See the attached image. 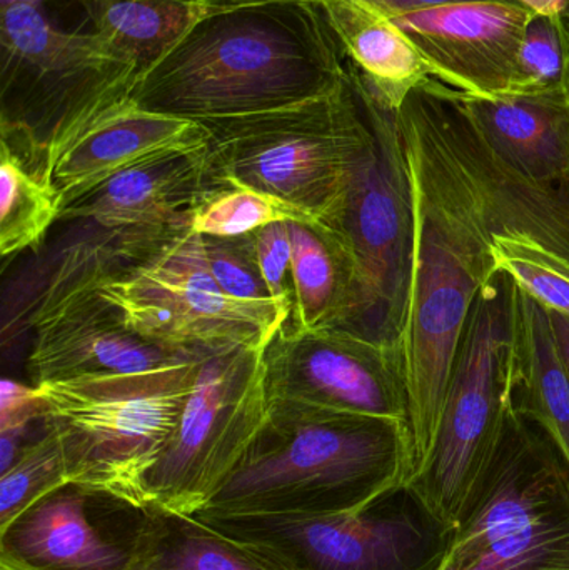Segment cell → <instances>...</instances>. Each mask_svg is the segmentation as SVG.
I'll return each instance as SVG.
<instances>
[{
	"label": "cell",
	"mask_w": 569,
	"mask_h": 570,
	"mask_svg": "<svg viewBox=\"0 0 569 570\" xmlns=\"http://www.w3.org/2000/svg\"><path fill=\"white\" fill-rule=\"evenodd\" d=\"M46 402L36 385L2 379L0 384V432L26 431L43 422Z\"/></svg>",
	"instance_id": "cell-33"
},
{
	"label": "cell",
	"mask_w": 569,
	"mask_h": 570,
	"mask_svg": "<svg viewBox=\"0 0 569 570\" xmlns=\"http://www.w3.org/2000/svg\"><path fill=\"white\" fill-rule=\"evenodd\" d=\"M387 19L408 16V13L423 12L436 7L451 6V3L470 2V0H363Z\"/></svg>",
	"instance_id": "cell-34"
},
{
	"label": "cell",
	"mask_w": 569,
	"mask_h": 570,
	"mask_svg": "<svg viewBox=\"0 0 569 570\" xmlns=\"http://www.w3.org/2000/svg\"><path fill=\"white\" fill-rule=\"evenodd\" d=\"M194 518L266 570H441L453 538L408 488L361 514Z\"/></svg>",
	"instance_id": "cell-10"
},
{
	"label": "cell",
	"mask_w": 569,
	"mask_h": 570,
	"mask_svg": "<svg viewBox=\"0 0 569 570\" xmlns=\"http://www.w3.org/2000/svg\"><path fill=\"white\" fill-rule=\"evenodd\" d=\"M79 224L67 237L30 315L49 311L69 295L122 279L163 253L190 226L102 227ZM29 315V317H30Z\"/></svg>",
	"instance_id": "cell-21"
},
{
	"label": "cell",
	"mask_w": 569,
	"mask_h": 570,
	"mask_svg": "<svg viewBox=\"0 0 569 570\" xmlns=\"http://www.w3.org/2000/svg\"><path fill=\"white\" fill-rule=\"evenodd\" d=\"M350 72L373 127L374 146L327 224L356 264V305L344 331L403 351L416 247L413 183L396 104L354 63Z\"/></svg>",
	"instance_id": "cell-7"
},
{
	"label": "cell",
	"mask_w": 569,
	"mask_h": 570,
	"mask_svg": "<svg viewBox=\"0 0 569 570\" xmlns=\"http://www.w3.org/2000/svg\"><path fill=\"white\" fill-rule=\"evenodd\" d=\"M350 76L317 0H243L197 23L139 73L129 99L193 122L327 96Z\"/></svg>",
	"instance_id": "cell-2"
},
{
	"label": "cell",
	"mask_w": 569,
	"mask_h": 570,
	"mask_svg": "<svg viewBox=\"0 0 569 570\" xmlns=\"http://www.w3.org/2000/svg\"><path fill=\"white\" fill-rule=\"evenodd\" d=\"M40 2L42 0H2V7L10 6V3H36V6H39Z\"/></svg>",
	"instance_id": "cell-37"
},
{
	"label": "cell",
	"mask_w": 569,
	"mask_h": 570,
	"mask_svg": "<svg viewBox=\"0 0 569 570\" xmlns=\"http://www.w3.org/2000/svg\"><path fill=\"white\" fill-rule=\"evenodd\" d=\"M351 63L393 104L430 79L431 70L403 30L363 0H317Z\"/></svg>",
	"instance_id": "cell-23"
},
{
	"label": "cell",
	"mask_w": 569,
	"mask_h": 570,
	"mask_svg": "<svg viewBox=\"0 0 569 570\" xmlns=\"http://www.w3.org/2000/svg\"><path fill=\"white\" fill-rule=\"evenodd\" d=\"M441 570H569V468L508 405L493 461Z\"/></svg>",
	"instance_id": "cell-9"
},
{
	"label": "cell",
	"mask_w": 569,
	"mask_h": 570,
	"mask_svg": "<svg viewBox=\"0 0 569 570\" xmlns=\"http://www.w3.org/2000/svg\"><path fill=\"white\" fill-rule=\"evenodd\" d=\"M200 357L134 374L36 385L69 485L144 511L147 474L179 424Z\"/></svg>",
	"instance_id": "cell-6"
},
{
	"label": "cell",
	"mask_w": 569,
	"mask_h": 570,
	"mask_svg": "<svg viewBox=\"0 0 569 570\" xmlns=\"http://www.w3.org/2000/svg\"><path fill=\"white\" fill-rule=\"evenodd\" d=\"M143 512L120 570H266L194 515Z\"/></svg>",
	"instance_id": "cell-25"
},
{
	"label": "cell",
	"mask_w": 569,
	"mask_h": 570,
	"mask_svg": "<svg viewBox=\"0 0 569 570\" xmlns=\"http://www.w3.org/2000/svg\"><path fill=\"white\" fill-rule=\"evenodd\" d=\"M69 485L59 439L49 429L0 474V529L40 499Z\"/></svg>",
	"instance_id": "cell-28"
},
{
	"label": "cell",
	"mask_w": 569,
	"mask_h": 570,
	"mask_svg": "<svg viewBox=\"0 0 569 570\" xmlns=\"http://www.w3.org/2000/svg\"><path fill=\"white\" fill-rule=\"evenodd\" d=\"M203 237L210 273L227 295L241 301H274L261 273L254 233L236 237Z\"/></svg>",
	"instance_id": "cell-31"
},
{
	"label": "cell",
	"mask_w": 569,
	"mask_h": 570,
	"mask_svg": "<svg viewBox=\"0 0 569 570\" xmlns=\"http://www.w3.org/2000/svg\"><path fill=\"white\" fill-rule=\"evenodd\" d=\"M264 351L229 347L200 357L179 424L147 474L144 511L193 518L236 471L269 412Z\"/></svg>",
	"instance_id": "cell-11"
},
{
	"label": "cell",
	"mask_w": 569,
	"mask_h": 570,
	"mask_svg": "<svg viewBox=\"0 0 569 570\" xmlns=\"http://www.w3.org/2000/svg\"><path fill=\"white\" fill-rule=\"evenodd\" d=\"M514 279L498 271L474 298L454 355L433 448L411 494L450 529L463 518L500 444L508 411Z\"/></svg>",
	"instance_id": "cell-8"
},
{
	"label": "cell",
	"mask_w": 569,
	"mask_h": 570,
	"mask_svg": "<svg viewBox=\"0 0 569 570\" xmlns=\"http://www.w3.org/2000/svg\"><path fill=\"white\" fill-rule=\"evenodd\" d=\"M413 474L404 422L291 401H269L249 451L204 514H361L408 488Z\"/></svg>",
	"instance_id": "cell-3"
},
{
	"label": "cell",
	"mask_w": 569,
	"mask_h": 570,
	"mask_svg": "<svg viewBox=\"0 0 569 570\" xmlns=\"http://www.w3.org/2000/svg\"><path fill=\"white\" fill-rule=\"evenodd\" d=\"M533 12L517 0H470L396 17L431 76L477 97L517 94L521 43Z\"/></svg>",
	"instance_id": "cell-14"
},
{
	"label": "cell",
	"mask_w": 569,
	"mask_h": 570,
	"mask_svg": "<svg viewBox=\"0 0 569 570\" xmlns=\"http://www.w3.org/2000/svg\"><path fill=\"white\" fill-rule=\"evenodd\" d=\"M264 385L269 401L410 419L403 351L344 328L284 324L264 351Z\"/></svg>",
	"instance_id": "cell-13"
},
{
	"label": "cell",
	"mask_w": 569,
	"mask_h": 570,
	"mask_svg": "<svg viewBox=\"0 0 569 570\" xmlns=\"http://www.w3.org/2000/svg\"><path fill=\"white\" fill-rule=\"evenodd\" d=\"M293 308L297 328H344L356 305V264L343 237L321 223L290 220Z\"/></svg>",
	"instance_id": "cell-22"
},
{
	"label": "cell",
	"mask_w": 569,
	"mask_h": 570,
	"mask_svg": "<svg viewBox=\"0 0 569 570\" xmlns=\"http://www.w3.org/2000/svg\"><path fill=\"white\" fill-rule=\"evenodd\" d=\"M533 13L540 16H561L569 13V0H517Z\"/></svg>",
	"instance_id": "cell-35"
},
{
	"label": "cell",
	"mask_w": 569,
	"mask_h": 570,
	"mask_svg": "<svg viewBox=\"0 0 569 570\" xmlns=\"http://www.w3.org/2000/svg\"><path fill=\"white\" fill-rule=\"evenodd\" d=\"M0 43V142L49 180L57 157L129 99L139 67L97 32L53 26L36 3L2 7Z\"/></svg>",
	"instance_id": "cell-4"
},
{
	"label": "cell",
	"mask_w": 569,
	"mask_h": 570,
	"mask_svg": "<svg viewBox=\"0 0 569 570\" xmlns=\"http://www.w3.org/2000/svg\"><path fill=\"white\" fill-rule=\"evenodd\" d=\"M283 220L317 223L296 207L267 194L233 184H204L203 194L193 210L190 229L203 236L236 237Z\"/></svg>",
	"instance_id": "cell-27"
},
{
	"label": "cell",
	"mask_w": 569,
	"mask_h": 570,
	"mask_svg": "<svg viewBox=\"0 0 569 570\" xmlns=\"http://www.w3.org/2000/svg\"><path fill=\"white\" fill-rule=\"evenodd\" d=\"M551 312V311H550ZM553 314L555 328H557L558 341H560L561 348H563L565 358L569 367V318L565 315Z\"/></svg>",
	"instance_id": "cell-36"
},
{
	"label": "cell",
	"mask_w": 569,
	"mask_h": 570,
	"mask_svg": "<svg viewBox=\"0 0 569 570\" xmlns=\"http://www.w3.org/2000/svg\"><path fill=\"white\" fill-rule=\"evenodd\" d=\"M569 92L565 17L533 13L521 43L517 94Z\"/></svg>",
	"instance_id": "cell-30"
},
{
	"label": "cell",
	"mask_w": 569,
	"mask_h": 570,
	"mask_svg": "<svg viewBox=\"0 0 569 570\" xmlns=\"http://www.w3.org/2000/svg\"><path fill=\"white\" fill-rule=\"evenodd\" d=\"M199 124L209 132L204 184L267 194L324 226L340 213L374 146L373 127L351 72L327 96Z\"/></svg>",
	"instance_id": "cell-5"
},
{
	"label": "cell",
	"mask_w": 569,
	"mask_h": 570,
	"mask_svg": "<svg viewBox=\"0 0 569 570\" xmlns=\"http://www.w3.org/2000/svg\"><path fill=\"white\" fill-rule=\"evenodd\" d=\"M207 140L203 124L149 112L127 99L57 157L49 180L62 209L122 170L170 150L206 146Z\"/></svg>",
	"instance_id": "cell-16"
},
{
	"label": "cell",
	"mask_w": 569,
	"mask_h": 570,
	"mask_svg": "<svg viewBox=\"0 0 569 570\" xmlns=\"http://www.w3.org/2000/svg\"><path fill=\"white\" fill-rule=\"evenodd\" d=\"M261 273L274 301L293 308V239L290 220L254 230Z\"/></svg>",
	"instance_id": "cell-32"
},
{
	"label": "cell",
	"mask_w": 569,
	"mask_h": 570,
	"mask_svg": "<svg viewBox=\"0 0 569 570\" xmlns=\"http://www.w3.org/2000/svg\"><path fill=\"white\" fill-rule=\"evenodd\" d=\"M565 27H567L568 40H569V13L565 17Z\"/></svg>",
	"instance_id": "cell-38"
},
{
	"label": "cell",
	"mask_w": 569,
	"mask_h": 570,
	"mask_svg": "<svg viewBox=\"0 0 569 570\" xmlns=\"http://www.w3.org/2000/svg\"><path fill=\"white\" fill-rule=\"evenodd\" d=\"M87 495L66 485L0 529V570L122 569L129 554L92 528Z\"/></svg>",
	"instance_id": "cell-18"
},
{
	"label": "cell",
	"mask_w": 569,
	"mask_h": 570,
	"mask_svg": "<svg viewBox=\"0 0 569 570\" xmlns=\"http://www.w3.org/2000/svg\"><path fill=\"white\" fill-rule=\"evenodd\" d=\"M398 120L416 216L403 341L414 475L433 448L471 305L500 271L497 237H527L569 267V179L538 184L514 170L491 149L460 92L433 77L404 94Z\"/></svg>",
	"instance_id": "cell-1"
},
{
	"label": "cell",
	"mask_w": 569,
	"mask_h": 570,
	"mask_svg": "<svg viewBox=\"0 0 569 570\" xmlns=\"http://www.w3.org/2000/svg\"><path fill=\"white\" fill-rule=\"evenodd\" d=\"M59 196L52 184L30 169L19 154L0 142V253L32 249L59 219Z\"/></svg>",
	"instance_id": "cell-26"
},
{
	"label": "cell",
	"mask_w": 569,
	"mask_h": 570,
	"mask_svg": "<svg viewBox=\"0 0 569 570\" xmlns=\"http://www.w3.org/2000/svg\"><path fill=\"white\" fill-rule=\"evenodd\" d=\"M206 146L170 150L122 170L62 207L59 219L102 227L190 226L204 189Z\"/></svg>",
	"instance_id": "cell-17"
},
{
	"label": "cell",
	"mask_w": 569,
	"mask_h": 570,
	"mask_svg": "<svg viewBox=\"0 0 569 570\" xmlns=\"http://www.w3.org/2000/svg\"><path fill=\"white\" fill-rule=\"evenodd\" d=\"M493 253L498 269L507 271L548 311L569 318V267L563 261L518 236H498Z\"/></svg>",
	"instance_id": "cell-29"
},
{
	"label": "cell",
	"mask_w": 569,
	"mask_h": 570,
	"mask_svg": "<svg viewBox=\"0 0 569 570\" xmlns=\"http://www.w3.org/2000/svg\"><path fill=\"white\" fill-rule=\"evenodd\" d=\"M508 405L557 445L569 468V367L553 314L514 281Z\"/></svg>",
	"instance_id": "cell-20"
},
{
	"label": "cell",
	"mask_w": 569,
	"mask_h": 570,
	"mask_svg": "<svg viewBox=\"0 0 569 570\" xmlns=\"http://www.w3.org/2000/svg\"><path fill=\"white\" fill-rule=\"evenodd\" d=\"M94 32L136 62L140 72L163 59L197 23L243 0H79Z\"/></svg>",
	"instance_id": "cell-24"
},
{
	"label": "cell",
	"mask_w": 569,
	"mask_h": 570,
	"mask_svg": "<svg viewBox=\"0 0 569 570\" xmlns=\"http://www.w3.org/2000/svg\"><path fill=\"white\" fill-rule=\"evenodd\" d=\"M99 292L140 337L197 357L229 347L266 348L291 315L276 301L227 295L210 273L203 234L193 229Z\"/></svg>",
	"instance_id": "cell-12"
},
{
	"label": "cell",
	"mask_w": 569,
	"mask_h": 570,
	"mask_svg": "<svg viewBox=\"0 0 569 570\" xmlns=\"http://www.w3.org/2000/svg\"><path fill=\"white\" fill-rule=\"evenodd\" d=\"M29 325L36 332L27 358L32 385L134 374L197 357L140 337L99 288L76 292L30 315Z\"/></svg>",
	"instance_id": "cell-15"
},
{
	"label": "cell",
	"mask_w": 569,
	"mask_h": 570,
	"mask_svg": "<svg viewBox=\"0 0 569 570\" xmlns=\"http://www.w3.org/2000/svg\"><path fill=\"white\" fill-rule=\"evenodd\" d=\"M460 97L491 149L514 170L538 184L569 179V92Z\"/></svg>",
	"instance_id": "cell-19"
}]
</instances>
